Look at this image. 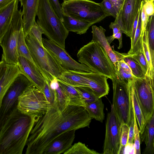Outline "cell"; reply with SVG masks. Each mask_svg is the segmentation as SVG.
I'll list each match as a JSON object with an SVG mask.
<instances>
[{"instance_id": "b9f144b4", "label": "cell", "mask_w": 154, "mask_h": 154, "mask_svg": "<svg viewBox=\"0 0 154 154\" xmlns=\"http://www.w3.org/2000/svg\"><path fill=\"white\" fill-rule=\"evenodd\" d=\"M130 55L138 62L146 74L148 70V66L147 61L143 51L139 52L133 55Z\"/></svg>"}, {"instance_id": "ee69618b", "label": "cell", "mask_w": 154, "mask_h": 154, "mask_svg": "<svg viewBox=\"0 0 154 154\" xmlns=\"http://www.w3.org/2000/svg\"><path fill=\"white\" fill-rule=\"evenodd\" d=\"M152 0H150L144 2L143 5L145 12L148 19L149 17L154 14V5Z\"/></svg>"}, {"instance_id": "9a60e30c", "label": "cell", "mask_w": 154, "mask_h": 154, "mask_svg": "<svg viewBox=\"0 0 154 154\" xmlns=\"http://www.w3.org/2000/svg\"><path fill=\"white\" fill-rule=\"evenodd\" d=\"M21 73L18 65L1 60L0 63V105L7 91Z\"/></svg>"}, {"instance_id": "7dc6e473", "label": "cell", "mask_w": 154, "mask_h": 154, "mask_svg": "<svg viewBox=\"0 0 154 154\" xmlns=\"http://www.w3.org/2000/svg\"><path fill=\"white\" fill-rule=\"evenodd\" d=\"M122 32L121 31L114 35L107 37L106 38L109 43L110 44L115 39H117L119 42L118 48L119 49L121 48L122 47Z\"/></svg>"}, {"instance_id": "c3c4849f", "label": "cell", "mask_w": 154, "mask_h": 154, "mask_svg": "<svg viewBox=\"0 0 154 154\" xmlns=\"http://www.w3.org/2000/svg\"><path fill=\"white\" fill-rule=\"evenodd\" d=\"M141 7H142V5H141V6L140 9L137 15L136 16V17L135 19V20H134L133 28H132V32L131 33V36L130 37L131 39V46H132L133 45V42L134 41V36H135V34L136 31V29L137 27V26L138 25V19H139V15L140 14V12L141 10Z\"/></svg>"}, {"instance_id": "8992f818", "label": "cell", "mask_w": 154, "mask_h": 154, "mask_svg": "<svg viewBox=\"0 0 154 154\" xmlns=\"http://www.w3.org/2000/svg\"><path fill=\"white\" fill-rule=\"evenodd\" d=\"M32 56L46 81L57 78L65 69L31 33L25 37Z\"/></svg>"}, {"instance_id": "9c48e42d", "label": "cell", "mask_w": 154, "mask_h": 154, "mask_svg": "<svg viewBox=\"0 0 154 154\" xmlns=\"http://www.w3.org/2000/svg\"><path fill=\"white\" fill-rule=\"evenodd\" d=\"M112 82L113 107L120 122L129 125L131 119L132 100L129 83L119 80L115 75Z\"/></svg>"}, {"instance_id": "681fc988", "label": "cell", "mask_w": 154, "mask_h": 154, "mask_svg": "<svg viewBox=\"0 0 154 154\" xmlns=\"http://www.w3.org/2000/svg\"><path fill=\"white\" fill-rule=\"evenodd\" d=\"M109 27L110 29H112L113 30L112 35L116 34L121 31L122 32L119 26L114 22L111 23L109 25Z\"/></svg>"}, {"instance_id": "6da1fadb", "label": "cell", "mask_w": 154, "mask_h": 154, "mask_svg": "<svg viewBox=\"0 0 154 154\" xmlns=\"http://www.w3.org/2000/svg\"><path fill=\"white\" fill-rule=\"evenodd\" d=\"M91 120L84 106L69 105L61 111L56 93L50 108L31 131L25 154H43L47 146L58 136L67 131L88 127Z\"/></svg>"}, {"instance_id": "60d3db41", "label": "cell", "mask_w": 154, "mask_h": 154, "mask_svg": "<svg viewBox=\"0 0 154 154\" xmlns=\"http://www.w3.org/2000/svg\"><path fill=\"white\" fill-rule=\"evenodd\" d=\"M50 82L46 81L43 92L48 101L52 105L55 99L56 92V91L53 90L50 88L49 85Z\"/></svg>"}, {"instance_id": "7402d4cb", "label": "cell", "mask_w": 154, "mask_h": 154, "mask_svg": "<svg viewBox=\"0 0 154 154\" xmlns=\"http://www.w3.org/2000/svg\"><path fill=\"white\" fill-rule=\"evenodd\" d=\"M92 38L91 41L99 43L104 48L110 59H112L116 55V51L114 47L112 49L109 43L105 32L106 30L101 26L97 27L96 25L92 27Z\"/></svg>"}, {"instance_id": "5bb4252c", "label": "cell", "mask_w": 154, "mask_h": 154, "mask_svg": "<svg viewBox=\"0 0 154 154\" xmlns=\"http://www.w3.org/2000/svg\"><path fill=\"white\" fill-rule=\"evenodd\" d=\"M142 0H124L114 22L123 33L130 38L133 24L141 6Z\"/></svg>"}, {"instance_id": "816d5d0a", "label": "cell", "mask_w": 154, "mask_h": 154, "mask_svg": "<svg viewBox=\"0 0 154 154\" xmlns=\"http://www.w3.org/2000/svg\"><path fill=\"white\" fill-rule=\"evenodd\" d=\"M116 7L119 12L120 10L124 0H110Z\"/></svg>"}, {"instance_id": "d6a6232c", "label": "cell", "mask_w": 154, "mask_h": 154, "mask_svg": "<svg viewBox=\"0 0 154 154\" xmlns=\"http://www.w3.org/2000/svg\"><path fill=\"white\" fill-rule=\"evenodd\" d=\"M146 31L147 36L148 45L154 69V14L149 18Z\"/></svg>"}, {"instance_id": "d590c367", "label": "cell", "mask_w": 154, "mask_h": 154, "mask_svg": "<svg viewBox=\"0 0 154 154\" xmlns=\"http://www.w3.org/2000/svg\"><path fill=\"white\" fill-rule=\"evenodd\" d=\"M129 125L125 123L121 124L120 132V143L118 154L123 153L128 141Z\"/></svg>"}, {"instance_id": "6f0895ef", "label": "cell", "mask_w": 154, "mask_h": 154, "mask_svg": "<svg viewBox=\"0 0 154 154\" xmlns=\"http://www.w3.org/2000/svg\"><path fill=\"white\" fill-rule=\"evenodd\" d=\"M19 0V1L20 0Z\"/></svg>"}, {"instance_id": "11a10c76", "label": "cell", "mask_w": 154, "mask_h": 154, "mask_svg": "<svg viewBox=\"0 0 154 154\" xmlns=\"http://www.w3.org/2000/svg\"><path fill=\"white\" fill-rule=\"evenodd\" d=\"M153 147L154 148V141H153Z\"/></svg>"}, {"instance_id": "52a82bcc", "label": "cell", "mask_w": 154, "mask_h": 154, "mask_svg": "<svg viewBox=\"0 0 154 154\" xmlns=\"http://www.w3.org/2000/svg\"><path fill=\"white\" fill-rule=\"evenodd\" d=\"M51 105L44 93L32 85L19 96L17 107L22 113L39 119L46 113Z\"/></svg>"}, {"instance_id": "3957f363", "label": "cell", "mask_w": 154, "mask_h": 154, "mask_svg": "<svg viewBox=\"0 0 154 154\" xmlns=\"http://www.w3.org/2000/svg\"><path fill=\"white\" fill-rule=\"evenodd\" d=\"M36 23L48 39L65 49L69 32L53 8L49 0H40Z\"/></svg>"}, {"instance_id": "8d00e7d4", "label": "cell", "mask_w": 154, "mask_h": 154, "mask_svg": "<svg viewBox=\"0 0 154 154\" xmlns=\"http://www.w3.org/2000/svg\"><path fill=\"white\" fill-rule=\"evenodd\" d=\"M56 91L60 109L62 111L69 105L67 97L60 86Z\"/></svg>"}, {"instance_id": "7bdbcfd3", "label": "cell", "mask_w": 154, "mask_h": 154, "mask_svg": "<svg viewBox=\"0 0 154 154\" xmlns=\"http://www.w3.org/2000/svg\"><path fill=\"white\" fill-rule=\"evenodd\" d=\"M30 33L35 37L40 44L44 46L42 35L44 34L42 29L38 25L36 22L32 27Z\"/></svg>"}, {"instance_id": "d4e9b609", "label": "cell", "mask_w": 154, "mask_h": 154, "mask_svg": "<svg viewBox=\"0 0 154 154\" xmlns=\"http://www.w3.org/2000/svg\"><path fill=\"white\" fill-rule=\"evenodd\" d=\"M63 22L69 32H73L79 35L86 33L90 26L93 25L90 23L77 20L64 15Z\"/></svg>"}, {"instance_id": "277c9868", "label": "cell", "mask_w": 154, "mask_h": 154, "mask_svg": "<svg viewBox=\"0 0 154 154\" xmlns=\"http://www.w3.org/2000/svg\"><path fill=\"white\" fill-rule=\"evenodd\" d=\"M78 61L94 72L101 74L111 80L115 76L114 65L104 48L98 42L91 41L78 51Z\"/></svg>"}, {"instance_id": "7c38bea8", "label": "cell", "mask_w": 154, "mask_h": 154, "mask_svg": "<svg viewBox=\"0 0 154 154\" xmlns=\"http://www.w3.org/2000/svg\"><path fill=\"white\" fill-rule=\"evenodd\" d=\"M121 123L113 107L107 115L103 153L118 154Z\"/></svg>"}, {"instance_id": "f35d334b", "label": "cell", "mask_w": 154, "mask_h": 154, "mask_svg": "<svg viewBox=\"0 0 154 154\" xmlns=\"http://www.w3.org/2000/svg\"><path fill=\"white\" fill-rule=\"evenodd\" d=\"M105 11L109 15L116 19L119 11L110 0H103L100 3Z\"/></svg>"}, {"instance_id": "83f0119b", "label": "cell", "mask_w": 154, "mask_h": 154, "mask_svg": "<svg viewBox=\"0 0 154 154\" xmlns=\"http://www.w3.org/2000/svg\"><path fill=\"white\" fill-rule=\"evenodd\" d=\"M115 75L119 80L128 84L136 78L128 65L123 60L119 62L114 66Z\"/></svg>"}, {"instance_id": "603a6c76", "label": "cell", "mask_w": 154, "mask_h": 154, "mask_svg": "<svg viewBox=\"0 0 154 154\" xmlns=\"http://www.w3.org/2000/svg\"><path fill=\"white\" fill-rule=\"evenodd\" d=\"M57 78L74 87H89L87 81L79 71L65 70Z\"/></svg>"}, {"instance_id": "44dd1931", "label": "cell", "mask_w": 154, "mask_h": 154, "mask_svg": "<svg viewBox=\"0 0 154 154\" xmlns=\"http://www.w3.org/2000/svg\"><path fill=\"white\" fill-rule=\"evenodd\" d=\"M140 136V141L144 142L146 145L143 153L154 154V112L151 120L147 124L143 133Z\"/></svg>"}, {"instance_id": "ac0fdd59", "label": "cell", "mask_w": 154, "mask_h": 154, "mask_svg": "<svg viewBox=\"0 0 154 154\" xmlns=\"http://www.w3.org/2000/svg\"><path fill=\"white\" fill-rule=\"evenodd\" d=\"M40 0H20L23 7V29L25 37L30 33L31 29L36 22L35 17Z\"/></svg>"}, {"instance_id": "bcb514c9", "label": "cell", "mask_w": 154, "mask_h": 154, "mask_svg": "<svg viewBox=\"0 0 154 154\" xmlns=\"http://www.w3.org/2000/svg\"><path fill=\"white\" fill-rule=\"evenodd\" d=\"M143 1L142 2L141 10V36L143 38L144 33L146 30V26L148 19L146 16L143 5Z\"/></svg>"}, {"instance_id": "d6986e66", "label": "cell", "mask_w": 154, "mask_h": 154, "mask_svg": "<svg viewBox=\"0 0 154 154\" xmlns=\"http://www.w3.org/2000/svg\"><path fill=\"white\" fill-rule=\"evenodd\" d=\"M18 65L21 73L36 87L43 92L46 80L41 72L29 61L23 57H19Z\"/></svg>"}, {"instance_id": "4fadbf2b", "label": "cell", "mask_w": 154, "mask_h": 154, "mask_svg": "<svg viewBox=\"0 0 154 154\" xmlns=\"http://www.w3.org/2000/svg\"><path fill=\"white\" fill-rule=\"evenodd\" d=\"M44 46L65 69L88 72H93L86 65L73 59L64 48L54 42L43 38Z\"/></svg>"}, {"instance_id": "f5cc1de1", "label": "cell", "mask_w": 154, "mask_h": 154, "mask_svg": "<svg viewBox=\"0 0 154 154\" xmlns=\"http://www.w3.org/2000/svg\"><path fill=\"white\" fill-rule=\"evenodd\" d=\"M13 0H0V9L7 6Z\"/></svg>"}, {"instance_id": "cb8c5ba5", "label": "cell", "mask_w": 154, "mask_h": 154, "mask_svg": "<svg viewBox=\"0 0 154 154\" xmlns=\"http://www.w3.org/2000/svg\"><path fill=\"white\" fill-rule=\"evenodd\" d=\"M57 80L60 86L67 97L69 105L84 107L86 106L82 97L74 87L69 85L58 79Z\"/></svg>"}, {"instance_id": "836d02e7", "label": "cell", "mask_w": 154, "mask_h": 154, "mask_svg": "<svg viewBox=\"0 0 154 154\" xmlns=\"http://www.w3.org/2000/svg\"><path fill=\"white\" fill-rule=\"evenodd\" d=\"M99 153L87 147L80 142L74 143L64 154H98Z\"/></svg>"}, {"instance_id": "db71d44e", "label": "cell", "mask_w": 154, "mask_h": 154, "mask_svg": "<svg viewBox=\"0 0 154 154\" xmlns=\"http://www.w3.org/2000/svg\"><path fill=\"white\" fill-rule=\"evenodd\" d=\"M143 2H146L147 1H150V0H152V1H154V0H142Z\"/></svg>"}, {"instance_id": "1f68e13d", "label": "cell", "mask_w": 154, "mask_h": 154, "mask_svg": "<svg viewBox=\"0 0 154 154\" xmlns=\"http://www.w3.org/2000/svg\"><path fill=\"white\" fill-rule=\"evenodd\" d=\"M123 60L129 66L135 77L140 79L145 78L146 73L138 62L133 57L126 53Z\"/></svg>"}, {"instance_id": "f546056e", "label": "cell", "mask_w": 154, "mask_h": 154, "mask_svg": "<svg viewBox=\"0 0 154 154\" xmlns=\"http://www.w3.org/2000/svg\"><path fill=\"white\" fill-rule=\"evenodd\" d=\"M18 51L19 57H23L29 61L36 69L40 72V69L35 62L26 44L23 28L21 29L19 36Z\"/></svg>"}, {"instance_id": "4dcf8cb0", "label": "cell", "mask_w": 154, "mask_h": 154, "mask_svg": "<svg viewBox=\"0 0 154 154\" xmlns=\"http://www.w3.org/2000/svg\"><path fill=\"white\" fill-rule=\"evenodd\" d=\"M143 51V37L141 36V10L139 15L138 25L136 29L133 43L132 45L131 46L130 50L127 53L129 55H132L139 52Z\"/></svg>"}, {"instance_id": "ab89813d", "label": "cell", "mask_w": 154, "mask_h": 154, "mask_svg": "<svg viewBox=\"0 0 154 154\" xmlns=\"http://www.w3.org/2000/svg\"><path fill=\"white\" fill-rule=\"evenodd\" d=\"M129 133L128 143L127 145L133 146L134 137V110L132 101L131 109V119L129 125Z\"/></svg>"}, {"instance_id": "74e56055", "label": "cell", "mask_w": 154, "mask_h": 154, "mask_svg": "<svg viewBox=\"0 0 154 154\" xmlns=\"http://www.w3.org/2000/svg\"><path fill=\"white\" fill-rule=\"evenodd\" d=\"M140 131L137 124V119L134 111V146L135 154H140Z\"/></svg>"}, {"instance_id": "f1b7e54d", "label": "cell", "mask_w": 154, "mask_h": 154, "mask_svg": "<svg viewBox=\"0 0 154 154\" xmlns=\"http://www.w3.org/2000/svg\"><path fill=\"white\" fill-rule=\"evenodd\" d=\"M84 107L92 119L103 122L104 119V104L101 98L87 104Z\"/></svg>"}, {"instance_id": "7a4b0ae2", "label": "cell", "mask_w": 154, "mask_h": 154, "mask_svg": "<svg viewBox=\"0 0 154 154\" xmlns=\"http://www.w3.org/2000/svg\"><path fill=\"white\" fill-rule=\"evenodd\" d=\"M37 118L23 114L17 107L0 122V154H21Z\"/></svg>"}, {"instance_id": "f907efd6", "label": "cell", "mask_w": 154, "mask_h": 154, "mask_svg": "<svg viewBox=\"0 0 154 154\" xmlns=\"http://www.w3.org/2000/svg\"><path fill=\"white\" fill-rule=\"evenodd\" d=\"M49 85L51 88L56 91L60 86L57 78H55L49 82Z\"/></svg>"}, {"instance_id": "2e32d148", "label": "cell", "mask_w": 154, "mask_h": 154, "mask_svg": "<svg viewBox=\"0 0 154 154\" xmlns=\"http://www.w3.org/2000/svg\"><path fill=\"white\" fill-rule=\"evenodd\" d=\"M79 72L84 77L88 87L98 98L108 94L109 88L107 81L109 78L107 76L93 72Z\"/></svg>"}, {"instance_id": "30bf717a", "label": "cell", "mask_w": 154, "mask_h": 154, "mask_svg": "<svg viewBox=\"0 0 154 154\" xmlns=\"http://www.w3.org/2000/svg\"><path fill=\"white\" fill-rule=\"evenodd\" d=\"M133 85L146 125L154 112V89L145 78H136L133 81Z\"/></svg>"}, {"instance_id": "8fae6325", "label": "cell", "mask_w": 154, "mask_h": 154, "mask_svg": "<svg viewBox=\"0 0 154 154\" xmlns=\"http://www.w3.org/2000/svg\"><path fill=\"white\" fill-rule=\"evenodd\" d=\"M34 85L23 74L20 73L9 88L0 105V122L17 107L19 96L29 87Z\"/></svg>"}, {"instance_id": "484cf974", "label": "cell", "mask_w": 154, "mask_h": 154, "mask_svg": "<svg viewBox=\"0 0 154 154\" xmlns=\"http://www.w3.org/2000/svg\"><path fill=\"white\" fill-rule=\"evenodd\" d=\"M134 80L129 82L132 103L137 119L140 134H142L146 125L134 87Z\"/></svg>"}, {"instance_id": "9f6ffc18", "label": "cell", "mask_w": 154, "mask_h": 154, "mask_svg": "<svg viewBox=\"0 0 154 154\" xmlns=\"http://www.w3.org/2000/svg\"><path fill=\"white\" fill-rule=\"evenodd\" d=\"M154 5V2H153Z\"/></svg>"}, {"instance_id": "f6af8a7d", "label": "cell", "mask_w": 154, "mask_h": 154, "mask_svg": "<svg viewBox=\"0 0 154 154\" xmlns=\"http://www.w3.org/2000/svg\"><path fill=\"white\" fill-rule=\"evenodd\" d=\"M55 12L63 22V14L61 4L59 0H49Z\"/></svg>"}, {"instance_id": "5b68a950", "label": "cell", "mask_w": 154, "mask_h": 154, "mask_svg": "<svg viewBox=\"0 0 154 154\" xmlns=\"http://www.w3.org/2000/svg\"><path fill=\"white\" fill-rule=\"evenodd\" d=\"M61 6L63 15L93 25L109 16L100 3L91 0H64Z\"/></svg>"}, {"instance_id": "e575fe53", "label": "cell", "mask_w": 154, "mask_h": 154, "mask_svg": "<svg viewBox=\"0 0 154 154\" xmlns=\"http://www.w3.org/2000/svg\"><path fill=\"white\" fill-rule=\"evenodd\" d=\"M75 87L81 95L86 104V106L87 104L93 102L99 99L89 87Z\"/></svg>"}, {"instance_id": "ffe728a7", "label": "cell", "mask_w": 154, "mask_h": 154, "mask_svg": "<svg viewBox=\"0 0 154 154\" xmlns=\"http://www.w3.org/2000/svg\"><path fill=\"white\" fill-rule=\"evenodd\" d=\"M19 0H13L0 9V39L3 37L11 23L16 11L18 9Z\"/></svg>"}, {"instance_id": "4316f807", "label": "cell", "mask_w": 154, "mask_h": 154, "mask_svg": "<svg viewBox=\"0 0 154 154\" xmlns=\"http://www.w3.org/2000/svg\"><path fill=\"white\" fill-rule=\"evenodd\" d=\"M143 53L147 62L148 70L145 78L154 89V69L153 66L151 55L149 50L146 31H145L143 38Z\"/></svg>"}, {"instance_id": "ba28073f", "label": "cell", "mask_w": 154, "mask_h": 154, "mask_svg": "<svg viewBox=\"0 0 154 154\" xmlns=\"http://www.w3.org/2000/svg\"><path fill=\"white\" fill-rule=\"evenodd\" d=\"M23 28L22 11L18 9L8 29L0 39L3 52L1 60L7 63L18 65L19 58L18 41L20 31Z\"/></svg>"}, {"instance_id": "e0dca14e", "label": "cell", "mask_w": 154, "mask_h": 154, "mask_svg": "<svg viewBox=\"0 0 154 154\" xmlns=\"http://www.w3.org/2000/svg\"><path fill=\"white\" fill-rule=\"evenodd\" d=\"M75 131H67L58 136L47 146L43 154H64L72 146Z\"/></svg>"}]
</instances>
